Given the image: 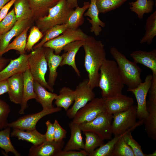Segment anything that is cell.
<instances>
[{"instance_id": "44dd1931", "label": "cell", "mask_w": 156, "mask_h": 156, "mask_svg": "<svg viewBox=\"0 0 156 156\" xmlns=\"http://www.w3.org/2000/svg\"><path fill=\"white\" fill-rule=\"evenodd\" d=\"M133 61L147 67L151 70L153 74L156 75V49L149 51L138 50L130 54Z\"/></svg>"}, {"instance_id": "3957f363", "label": "cell", "mask_w": 156, "mask_h": 156, "mask_svg": "<svg viewBox=\"0 0 156 156\" xmlns=\"http://www.w3.org/2000/svg\"><path fill=\"white\" fill-rule=\"evenodd\" d=\"M110 52L116 62L125 85L128 89L136 88L142 82L141 69L134 62L129 60L116 47L110 48Z\"/></svg>"}, {"instance_id": "681fc988", "label": "cell", "mask_w": 156, "mask_h": 156, "mask_svg": "<svg viewBox=\"0 0 156 156\" xmlns=\"http://www.w3.org/2000/svg\"><path fill=\"white\" fill-rule=\"evenodd\" d=\"M8 91L7 80L0 81V95L8 92Z\"/></svg>"}, {"instance_id": "1f68e13d", "label": "cell", "mask_w": 156, "mask_h": 156, "mask_svg": "<svg viewBox=\"0 0 156 156\" xmlns=\"http://www.w3.org/2000/svg\"><path fill=\"white\" fill-rule=\"evenodd\" d=\"M145 29V34L140 40V43L146 42L148 44H150L156 35V11L147 18Z\"/></svg>"}, {"instance_id": "d6986e66", "label": "cell", "mask_w": 156, "mask_h": 156, "mask_svg": "<svg viewBox=\"0 0 156 156\" xmlns=\"http://www.w3.org/2000/svg\"><path fill=\"white\" fill-rule=\"evenodd\" d=\"M23 98L21 108L18 112L20 114H24L25 110L27 107V102L30 99H34L36 101L37 96L34 88V80L31 74L29 67L23 73Z\"/></svg>"}, {"instance_id": "83f0119b", "label": "cell", "mask_w": 156, "mask_h": 156, "mask_svg": "<svg viewBox=\"0 0 156 156\" xmlns=\"http://www.w3.org/2000/svg\"><path fill=\"white\" fill-rule=\"evenodd\" d=\"M90 5L89 2L85 1L82 7L77 6L73 10L66 24L68 28L76 29L82 25L84 23V14Z\"/></svg>"}, {"instance_id": "d4e9b609", "label": "cell", "mask_w": 156, "mask_h": 156, "mask_svg": "<svg viewBox=\"0 0 156 156\" xmlns=\"http://www.w3.org/2000/svg\"><path fill=\"white\" fill-rule=\"evenodd\" d=\"M59 0H28L32 12L34 21L47 15L49 9L55 5Z\"/></svg>"}, {"instance_id": "277c9868", "label": "cell", "mask_w": 156, "mask_h": 156, "mask_svg": "<svg viewBox=\"0 0 156 156\" xmlns=\"http://www.w3.org/2000/svg\"><path fill=\"white\" fill-rule=\"evenodd\" d=\"M74 10L67 0H60L49 11L48 14L35 21L37 27L43 34L49 29L57 25L65 24Z\"/></svg>"}, {"instance_id": "ee69618b", "label": "cell", "mask_w": 156, "mask_h": 156, "mask_svg": "<svg viewBox=\"0 0 156 156\" xmlns=\"http://www.w3.org/2000/svg\"><path fill=\"white\" fill-rule=\"evenodd\" d=\"M54 127V139L56 141H61L66 137L67 131L64 129L55 120L53 123Z\"/></svg>"}, {"instance_id": "7402d4cb", "label": "cell", "mask_w": 156, "mask_h": 156, "mask_svg": "<svg viewBox=\"0 0 156 156\" xmlns=\"http://www.w3.org/2000/svg\"><path fill=\"white\" fill-rule=\"evenodd\" d=\"M10 136L16 137L18 140L29 142L34 145L40 144L46 140L45 135L39 132L35 129L30 130H24L13 128Z\"/></svg>"}, {"instance_id": "2e32d148", "label": "cell", "mask_w": 156, "mask_h": 156, "mask_svg": "<svg viewBox=\"0 0 156 156\" xmlns=\"http://www.w3.org/2000/svg\"><path fill=\"white\" fill-rule=\"evenodd\" d=\"M85 40H77L72 42L65 46L63 49L64 53L61 55L62 59L60 66L65 65L71 66L79 77L81 76L80 72L76 65L75 58L80 48L83 46Z\"/></svg>"}, {"instance_id": "5bb4252c", "label": "cell", "mask_w": 156, "mask_h": 156, "mask_svg": "<svg viewBox=\"0 0 156 156\" xmlns=\"http://www.w3.org/2000/svg\"><path fill=\"white\" fill-rule=\"evenodd\" d=\"M104 100L105 111L112 115L127 110L134 103L133 98L122 94Z\"/></svg>"}, {"instance_id": "db71d44e", "label": "cell", "mask_w": 156, "mask_h": 156, "mask_svg": "<svg viewBox=\"0 0 156 156\" xmlns=\"http://www.w3.org/2000/svg\"><path fill=\"white\" fill-rule=\"evenodd\" d=\"M156 156V151H155L152 153L147 154V156Z\"/></svg>"}, {"instance_id": "816d5d0a", "label": "cell", "mask_w": 156, "mask_h": 156, "mask_svg": "<svg viewBox=\"0 0 156 156\" xmlns=\"http://www.w3.org/2000/svg\"><path fill=\"white\" fill-rule=\"evenodd\" d=\"M78 0H67L69 6L72 8L74 9L78 5Z\"/></svg>"}, {"instance_id": "484cf974", "label": "cell", "mask_w": 156, "mask_h": 156, "mask_svg": "<svg viewBox=\"0 0 156 156\" xmlns=\"http://www.w3.org/2000/svg\"><path fill=\"white\" fill-rule=\"evenodd\" d=\"M34 88L38 98L37 102L41 105L43 109H51L54 107L53 102L57 95L56 93L49 92L36 81L34 80Z\"/></svg>"}, {"instance_id": "9c48e42d", "label": "cell", "mask_w": 156, "mask_h": 156, "mask_svg": "<svg viewBox=\"0 0 156 156\" xmlns=\"http://www.w3.org/2000/svg\"><path fill=\"white\" fill-rule=\"evenodd\" d=\"M74 103L67 111L66 114L73 119L77 111L84 106L88 102L95 98V94L88 85V79H86L80 82L75 90Z\"/></svg>"}, {"instance_id": "f546056e", "label": "cell", "mask_w": 156, "mask_h": 156, "mask_svg": "<svg viewBox=\"0 0 156 156\" xmlns=\"http://www.w3.org/2000/svg\"><path fill=\"white\" fill-rule=\"evenodd\" d=\"M131 11L135 12L138 18H143L145 14L151 13L153 10V0H137L129 3Z\"/></svg>"}, {"instance_id": "7bdbcfd3", "label": "cell", "mask_w": 156, "mask_h": 156, "mask_svg": "<svg viewBox=\"0 0 156 156\" xmlns=\"http://www.w3.org/2000/svg\"><path fill=\"white\" fill-rule=\"evenodd\" d=\"M10 111L9 105L5 101L0 100V129L8 127V118Z\"/></svg>"}, {"instance_id": "5b68a950", "label": "cell", "mask_w": 156, "mask_h": 156, "mask_svg": "<svg viewBox=\"0 0 156 156\" xmlns=\"http://www.w3.org/2000/svg\"><path fill=\"white\" fill-rule=\"evenodd\" d=\"M137 106L133 105L127 110L113 115L112 123V134L119 136L125 132L131 131L144 123L145 119H137Z\"/></svg>"}, {"instance_id": "74e56055", "label": "cell", "mask_w": 156, "mask_h": 156, "mask_svg": "<svg viewBox=\"0 0 156 156\" xmlns=\"http://www.w3.org/2000/svg\"><path fill=\"white\" fill-rule=\"evenodd\" d=\"M128 0H96L99 13H105L121 6Z\"/></svg>"}, {"instance_id": "ab89813d", "label": "cell", "mask_w": 156, "mask_h": 156, "mask_svg": "<svg viewBox=\"0 0 156 156\" xmlns=\"http://www.w3.org/2000/svg\"><path fill=\"white\" fill-rule=\"evenodd\" d=\"M44 36V34L36 26L31 28L27 41L25 51H29L33 50L34 45Z\"/></svg>"}, {"instance_id": "60d3db41", "label": "cell", "mask_w": 156, "mask_h": 156, "mask_svg": "<svg viewBox=\"0 0 156 156\" xmlns=\"http://www.w3.org/2000/svg\"><path fill=\"white\" fill-rule=\"evenodd\" d=\"M17 21L14 8L0 22V35L11 29Z\"/></svg>"}, {"instance_id": "ffe728a7", "label": "cell", "mask_w": 156, "mask_h": 156, "mask_svg": "<svg viewBox=\"0 0 156 156\" xmlns=\"http://www.w3.org/2000/svg\"><path fill=\"white\" fill-rule=\"evenodd\" d=\"M44 48L45 56L49 70L47 82L51 87L53 88L58 76L57 69L60 66L62 57V55L55 54L53 49L49 47Z\"/></svg>"}, {"instance_id": "7dc6e473", "label": "cell", "mask_w": 156, "mask_h": 156, "mask_svg": "<svg viewBox=\"0 0 156 156\" xmlns=\"http://www.w3.org/2000/svg\"><path fill=\"white\" fill-rule=\"evenodd\" d=\"M47 127V131L45 134L46 140L52 141L54 139V127L53 124L49 120L45 122Z\"/></svg>"}, {"instance_id": "f907efd6", "label": "cell", "mask_w": 156, "mask_h": 156, "mask_svg": "<svg viewBox=\"0 0 156 156\" xmlns=\"http://www.w3.org/2000/svg\"><path fill=\"white\" fill-rule=\"evenodd\" d=\"M10 60L0 56V71L3 69L8 64Z\"/></svg>"}, {"instance_id": "c3c4849f", "label": "cell", "mask_w": 156, "mask_h": 156, "mask_svg": "<svg viewBox=\"0 0 156 156\" xmlns=\"http://www.w3.org/2000/svg\"><path fill=\"white\" fill-rule=\"evenodd\" d=\"M16 0H11L0 10V22L7 15L9 9L14 4Z\"/></svg>"}, {"instance_id": "603a6c76", "label": "cell", "mask_w": 156, "mask_h": 156, "mask_svg": "<svg viewBox=\"0 0 156 156\" xmlns=\"http://www.w3.org/2000/svg\"><path fill=\"white\" fill-rule=\"evenodd\" d=\"M69 126L70 131V137L62 150H79L83 149L84 143L79 125L72 121Z\"/></svg>"}, {"instance_id": "f35d334b", "label": "cell", "mask_w": 156, "mask_h": 156, "mask_svg": "<svg viewBox=\"0 0 156 156\" xmlns=\"http://www.w3.org/2000/svg\"><path fill=\"white\" fill-rule=\"evenodd\" d=\"M124 134L115 144L111 156H135L132 150L124 139Z\"/></svg>"}, {"instance_id": "f1b7e54d", "label": "cell", "mask_w": 156, "mask_h": 156, "mask_svg": "<svg viewBox=\"0 0 156 156\" xmlns=\"http://www.w3.org/2000/svg\"><path fill=\"white\" fill-rule=\"evenodd\" d=\"M75 92L69 88L64 86L55 97V104L57 107L63 108L66 111L74 101Z\"/></svg>"}, {"instance_id": "e0dca14e", "label": "cell", "mask_w": 156, "mask_h": 156, "mask_svg": "<svg viewBox=\"0 0 156 156\" xmlns=\"http://www.w3.org/2000/svg\"><path fill=\"white\" fill-rule=\"evenodd\" d=\"M10 100L16 104H21L23 98V73L14 75L8 79Z\"/></svg>"}, {"instance_id": "ba28073f", "label": "cell", "mask_w": 156, "mask_h": 156, "mask_svg": "<svg viewBox=\"0 0 156 156\" xmlns=\"http://www.w3.org/2000/svg\"><path fill=\"white\" fill-rule=\"evenodd\" d=\"M88 36L80 28H67L58 36L45 42L42 46L51 48L54 50L55 54L60 55L66 45L75 41L85 40Z\"/></svg>"}, {"instance_id": "d6a6232c", "label": "cell", "mask_w": 156, "mask_h": 156, "mask_svg": "<svg viewBox=\"0 0 156 156\" xmlns=\"http://www.w3.org/2000/svg\"><path fill=\"white\" fill-rule=\"evenodd\" d=\"M30 27L29 26L26 27L11 43H9L3 52L2 55L11 50L17 51L19 52L20 54H25L27 33Z\"/></svg>"}, {"instance_id": "4dcf8cb0", "label": "cell", "mask_w": 156, "mask_h": 156, "mask_svg": "<svg viewBox=\"0 0 156 156\" xmlns=\"http://www.w3.org/2000/svg\"><path fill=\"white\" fill-rule=\"evenodd\" d=\"M14 4L17 21L26 19L33 21L32 12L28 0H16Z\"/></svg>"}, {"instance_id": "bcb514c9", "label": "cell", "mask_w": 156, "mask_h": 156, "mask_svg": "<svg viewBox=\"0 0 156 156\" xmlns=\"http://www.w3.org/2000/svg\"><path fill=\"white\" fill-rule=\"evenodd\" d=\"M88 154L84 150H81L79 151L75 150L64 151L62 150L57 155V156H86Z\"/></svg>"}, {"instance_id": "4fadbf2b", "label": "cell", "mask_w": 156, "mask_h": 156, "mask_svg": "<svg viewBox=\"0 0 156 156\" xmlns=\"http://www.w3.org/2000/svg\"><path fill=\"white\" fill-rule=\"evenodd\" d=\"M29 54H20L18 58L10 60L7 66L0 71V81L7 80L14 75L25 72L29 66Z\"/></svg>"}, {"instance_id": "b9f144b4", "label": "cell", "mask_w": 156, "mask_h": 156, "mask_svg": "<svg viewBox=\"0 0 156 156\" xmlns=\"http://www.w3.org/2000/svg\"><path fill=\"white\" fill-rule=\"evenodd\" d=\"M123 137L127 144L132 150L135 156H147L142 151L141 146L133 138L131 131L125 133Z\"/></svg>"}, {"instance_id": "f5cc1de1", "label": "cell", "mask_w": 156, "mask_h": 156, "mask_svg": "<svg viewBox=\"0 0 156 156\" xmlns=\"http://www.w3.org/2000/svg\"><path fill=\"white\" fill-rule=\"evenodd\" d=\"M11 0H0V10Z\"/></svg>"}, {"instance_id": "8d00e7d4", "label": "cell", "mask_w": 156, "mask_h": 156, "mask_svg": "<svg viewBox=\"0 0 156 156\" xmlns=\"http://www.w3.org/2000/svg\"><path fill=\"white\" fill-rule=\"evenodd\" d=\"M124 134L119 136H115L113 138L96 148L88 156H111L115 144Z\"/></svg>"}, {"instance_id": "8992f818", "label": "cell", "mask_w": 156, "mask_h": 156, "mask_svg": "<svg viewBox=\"0 0 156 156\" xmlns=\"http://www.w3.org/2000/svg\"><path fill=\"white\" fill-rule=\"evenodd\" d=\"M30 72L34 80L39 83L45 88L52 92L54 90L46 81L45 75L48 65L43 47L34 49L29 53L28 59Z\"/></svg>"}, {"instance_id": "8fae6325", "label": "cell", "mask_w": 156, "mask_h": 156, "mask_svg": "<svg viewBox=\"0 0 156 156\" xmlns=\"http://www.w3.org/2000/svg\"><path fill=\"white\" fill-rule=\"evenodd\" d=\"M153 75L150 74L145 77L143 82H141L136 88L127 89L128 91L134 95L137 103V118L139 120L145 119L148 115L146 106V97L150 87Z\"/></svg>"}, {"instance_id": "7a4b0ae2", "label": "cell", "mask_w": 156, "mask_h": 156, "mask_svg": "<svg viewBox=\"0 0 156 156\" xmlns=\"http://www.w3.org/2000/svg\"><path fill=\"white\" fill-rule=\"evenodd\" d=\"M100 70L98 87L104 99L122 94L124 84L115 60L106 59Z\"/></svg>"}, {"instance_id": "52a82bcc", "label": "cell", "mask_w": 156, "mask_h": 156, "mask_svg": "<svg viewBox=\"0 0 156 156\" xmlns=\"http://www.w3.org/2000/svg\"><path fill=\"white\" fill-rule=\"evenodd\" d=\"M113 115L106 111L101 113L89 122L79 125L82 131L93 132L104 140L112 139Z\"/></svg>"}, {"instance_id": "f6af8a7d", "label": "cell", "mask_w": 156, "mask_h": 156, "mask_svg": "<svg viewBox=\"0 0 156 156\" xmlns=\"http://www.w3.org/2000/svg\"><path fill=\"white\" fill-rule=\"evenodd\" d=\"M151 83L149 90L148 101L156 103V75L152 74Z\"/></svg>"}, {"instance_id": "4316f807", "label": "cell", "mask_w": 156, "mask_h": 156, "mask_svg": "<svg viewBox=\"0 0 156 156\" xmlns=\"http://www.w3.org/2000/svg\"><path fill=\"white\" fill-rule=\"evenodd\" d=\"M148 115L144 123L147 136L150 138L156 140V103L149 101H146Z\"/></svg>"}, {"instance_id": "e575fe53", "label": "cell", "mask_w": 156, "mask_h": 156, "mask_svg": "<svg viewBox=\"0 0 156 156\" xmlns=\"http://www.w3.org/2000/svg\"><path fill=\"white\" fill-rule=\"evenodd\" d=\"M10 127H7L0 131V148L3 149L6 153L11 152L16 156H20L19 153L15 148L10 138Z\"/></svg>"}, {"instance_id": "9a60e30c", "label": "cell", "mask_w": 156, "mask_h": 156, "mask_svg": "<svg viewBox=\"0 0 156 156\" xmlns=\"http://www.w3.org/2000/svg\"><path fill=\"white\" fill-rule=\"evenodd\" d=\"M63 140L59 141L46 140L40 144L33 145L30 148L29 156H57L64 148Z\"/></svg>"}, {"instance_id": "d590c367", "label": "cell", "mask_w": 156, "mask_h": 156, "mask_svg": "<svg viewBox=\"0 0 156 156\" xmlns=\"http://www.w3.org/2000/svg\"><path fill=\"white\" fill-rule=\"evenodd\" d=\"M67 28L65 24L57 25L49 29L44 34V36L40 42L34 46L33 49L42 47L45 42L58 36Z\"/></svg>"}, {"instance_id": "ac0fdd59", "label": "cell", "mask_w": 156, "mask_h": 156, "mask_svg": "<svg viewBox=\"0 0 156 156\" xmlns=\"http://www.w3.org/2000/svg\"><path fill=\"white\" fill-rule=\"evenodd\" d=\"M32 20L26 19L17 21L13 27L7 32L0 35V56L10 43L11 39L21 34L27 27L34 23Z\"/></svg>"}, {"instance_id": "7c38bea8", "label": "cell", "mask_w": 156, "mask_h": 156, "mask_svg": "<svg viewBox=\"0 0 156 156\" xmlns=\"http://www.w3.org/2000/svg\"><path fill=\"white\" fill-rule=\"evenodd\" d=\"M61 108L54 107L51 109H43L36 113L22 116L15 121L8 123V127L24 130H30L36 129L38 121L47 115L60 111Z\"/></svg>"}, {"instance_id": "cb8c5ba5", "label": "cell", "mask_w": 156, "mask_h": 156, "mask_svg": "<svg viewBox=\"0 0 156 156\" xmlns=\"http://www.w3.org/2000/svg\"><path fill=\"white\" fill-rule=\"evenodd\" d=\"M99 13L96 4V0H91L90 6L87 11L84 13V16H88L87 20L91 25L90 31L94 33V35L99 36L102 31V27H104L105 23L99 18Z\"/></svg>"}, {"instance_id": "836d02e7", "label": "cell", "mask_w": 156, "mask_h": 156, "mask_svg": "<svg viewBox=\"0 0 156 156\" xmlns=\"http://www.w3.org/2000/svg\"><path fill=\"white\" fill-rule=\"evenodd\" d=\"M83 133L86 137L83 150L88 155L105 143L104 140L96 134L90 131H85Z\"/></svg>"}, {"instance_id": "6da1fadb", "label": "cell", "mask_w": 156, "mask_h": 156, "mask_svg": "<svg viewBox=\"0 0 156 156\" xmlns=\"http://www.w3.org/2000/svg\"><path fill=\"white\" fill-rule=\"evenodd\" d=\"M83 47L85 53L84 65L88 74V85L93 90L98 87L99 71L106 59L104 45L101 41L88 36Z\"/></svg>"}, {"instance_id": "30bf717a", "label": "cell", "mask_w": 156, "mask_h": 156, "mask_svg": "<svg viewBox=\"0 0 156 156\" xmlns=\"http://www.w3.org/2000/svg\"><path fill=\"white\" fill-rule=\"evenodd\" d=\"M105 111L104 99L102 98H94L77 111L72 121L79 125L87 123Z\"/></svg>"}]
</instances>
